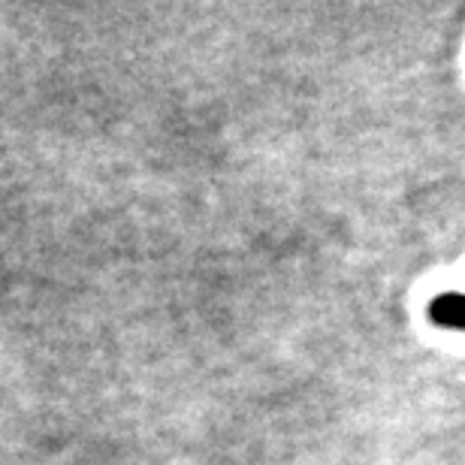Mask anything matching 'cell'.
I'll use <instances>...</instances> for the list:
<instances>
[{"label":"cell","mask_w":465,"mask_h":465,"mask_svg":"<svg viewBox=\"0 0 465 465\" xmlns=\"http://www.w3.org/2000/svg\"><path fill=\"white\" fill-rule=\"evenodd\" d=\"M430 318L441 327H453V330H465V296L460 293H448L439 296V300L430 302Z\"/></svg>","instance_id":"cell-1"}]
</instances>
